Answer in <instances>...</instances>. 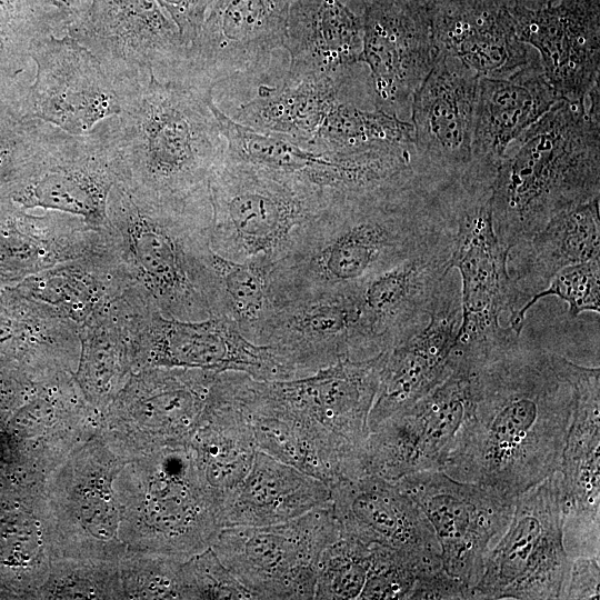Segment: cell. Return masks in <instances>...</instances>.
<instances>
[{
    "instance_id": "31",
    "label": "cell",
    "mask_w": 600,
    "mask_h": 600,
    "mask_svg": "<svg viewBox=\"0 0 600 600\" xmlns=\"http://www.w3.org/2000/svg\"><path fill=\"white\" fill-rule=\"evenodd\" d=\"M557 101L541 61L510 77H480L468 170L493 180L507 147Z\"/></svg>"
},
{
    "instance_id": "20",
    "label": "cell",
    "mask_w": 600,
    "mask_h": 600,
    "mask_svg": "<svg viewBox=\"0 0 600 600\" xmlns=\"http://www.w3.org/2000/svg\"><path fill=\"white\" fill-rule=\"evenodd\" d=\"M436 0H370L362 17L361 62L369 69L372 106L402 120L414 92L441 54Z\"/></svg>"
},
{
    "instance_id": "23",
    "label": "cell",
    "mask_w": 600,
    "mask_h": 600,
    "mask_svg": "<svg viewBox=\"0 0 600 600\" xmlns=\"http://www.w3.org/2000/svg\"><path fill=\"white\" fill-rule=\"evenodd\" d=\"M30 56L37 78L27 98L29 116L71 134H86L120 114L129 88L116 83L100 61L69 34L41 39Z\"/></svg>"
},
{
    "instance_id": "12",
    "label": "cell",
    "mask_w": 600,
    "mask_h": 600,
    "mask_svg": "<svg viewBox=\"0 0 600 600\" xmlns=\"http://www.w3.org/2000/svg\"><path fill=\"white\" fill-rule=\"evenodd\" d=\"M123 309L134 371L172 367L243 372L258 380L293 379L270 347L250 341L223 316L167 318L132 287L124 291Z\"/></svg>"
},
{
    "instance_id": "18",
    "label": "cell",
    "mask_w": 600,
    "mask_h": 600,
    "mask_svg": "<svg viewBox=\"0 0 600 600\" xmlns=\"http://www.w3.org/2000/svg\"><path fill=\"white\" fill-rule=\"evenodd\" d=\"M476 369L458 361L433 390L370 430L361 476L397 482L416 472L440 470L473 406Z\"/></svg>"
},
{
    "instance_id": "43",
    "label": "cell",
    "mask_w": 600,
    "mask_h": 600,
    "mask_svg": "<svg viewBox=\"0 0 600 600\" xmlns=\"http://www.w3.org/2000/svg\"><path fill=\"white\" fill-rule=\"evenodd\" d=\"M182 561L126 552L118 563L124 599H183Z\"/></svg>"
},
{
    "instance_id": "10",
    "label": "cell",
    "mask_w": 600,
    "mask_h": 600,
    "mask_svg": "<svg viewBox=\"0 0 600 600\" xmlns=\"http://www.w3.org/2000/svg\"><path fill=\"white\" fill-rule=\"evenodd\" d=\"M123 462L96 433L49 474L43 518L51 562L119 563L126 547L114 481Z\"/></svg>"
},
{
    "instance_id": "35",
    "label": "cell",
    "mask_w": 600,
    "mask_h": 600,
    "mask_svg": "<svg viewBox=\"0 0 600 600\" xmlns=\"http://www.w3.org/2000/svg\"><path fill=\"white\" fill-rule=\"evenodd\" d=\"M331 501L323 481L258 450L248 474L226 501L223 527H262L296 519Z\"/></svg>"
},
{
    "instance_id": "3",
    "label": "cell",
    "mask_w": 600,
    "mask_h": 600,
    "mask_svg": "<svg viewBox=\"0 0 600 600\" xmlns=\"http://www.w3.org/2000/svg\"><path fill=\"white\" fill-rule=\"evenodd\" d=\"M213 90L152 76L113 117L121 183L137 196L189 206L208 197L226 151Z\"/></svg>"
},
{
    "instance_id": "46",
    "label": "cell",
    "mask_w": 600,
    "mask_h": 600,
    "mask_svg": "<svg viewBox=\"0 0 600 600\" xmlns=\"http://www.w3.org/2000/svg\"><path fill=\"white\" fill-rule=\"evenodd\" d=\"M164 12L177 26L187 46L197 37L214 0H158Z\"/></svg>"
},
{
    "instance_id": "42",
    "label": "cell",
    "mask_w": 600,
    "mask_h": 600,
    "mask_svg": "<svg viewBox=\"0 0 600 600\" xmlns=\"http://www.w3.org/2000/svg\"><path fill=\"white\" fill-rule=\"evenodd\" d=\"M40 588L48 599H124L118 563L54 560Z\"/></svg>"
},
{
    "instance_id": "5",
    "label": "cell",
    "mask_w": 600,
    "mask_h": 600,
    "mask_svg": "<svg viewBox=\"0 0 600 600\" xmlns=\"http://www.w3.org/2000/svg\"><path fill=\"white\" fill-rule=\"evenodd\" d=\"M108 239L128 279L167 318L213 316L208 198L189 206L157 202L118 182L110 191Z\"/></svg>"
},
{
    "instance_id": "45",
    "label": "cell",
    "mask_w": 600,
    "mask_h": 600,
    "mask_svg": "<svg viewBox=\"0 0 600 600\" xmlns=\"http://www.w3.org/2000/svg\"><path fill=\"white\" fill-rule=\"evenodd\" d=\"M181 579L183 599H256L211 547L182 561Z\"/></svg>"
},
{
    "instance_id": "2",
    "label": "cell",
    "mask_w": 600,
    "mask_h": 600,
    "mask_svg": "<svg viewBox=\"0 0 600 600\" xmlns=\"http://www.w3.org/2000/svg\"><path fill=\"white\" fill-rule=\"evenodd\" d=\"M452 224L446 184L418 172L334 200L270 273L274 303L358 289Z\"/></svg>"
},
{
    "instance_id": "22",
    "label": "cell",
    "mask_w": 600,
    "mask_h": 600,
    "mask_svg": "<svg viewBox=\"0 0 600 600\" xmlns=\"http://www.w3.org/2000/svg\"><path fill=\"white\" fill-rule=\"evenodd\" d=\"M293 0H214L187 49L179 81L199 88L263 73L283 48Z\"/></svg>"
},
{
    "instance_id": "38",
    "label": "cell",
    "mask_w": 600,
    "mask_h": 600,
    "mask_svg": "<svg viewBox=\"0 0 600 600\" xmlns=\"http://www.w3.org/2000/svg\"><path fill=\"white\" fill-rule=\"evenodd\" d=\"M80 351L73 378L88 403L101 413L132 374L122 294L79 328Z\"/></svg>"
},
{
    "instance_id": "21",
    "label": "cell",
    "mask_w": 600,
    "mask_h": 600,
    "mask_svg": "<svg viewBox=\"0 0 600 600\" xmlns=\"http://www.w3.org/2000/svg\"><path fill=\"white\" fill-rule=\"evenodd\" d=\"M252 342L270 347L293 379L344 359L364 360L381 353L358 289L274 303Z\"/></svg>"
},
{
    "instance_id": "49",
    "label": "cell",
    "mask_w": 600,
    "mask_h": 600,
    "mask_svg": "<svg viewBox=\"0 0 600 600\" xmlns=\"http://www.w3.org/2000/svg\"><path fill=\"white\" fill-rule=\"evenodd\" d=\"M361 1L363 4H367L370 0H359Z\"/></svg>"
},
{
    "instance_id": "30",
    "label": "cell",
    "mask_w": 600,
    "mask_h": 600,
    "mask_svg": "<svg viewBox=\"0 0 600 600\" xmlns=\"http://www.w3.org/2000/svg\"><path fill=\"white\" fill-rule=\"evenodd\" d=\"M433 23L440 52L479 77H510L540 61L519 39L509 0H436Z\"/></svg>"
},
{
    "instance_id": "17",
    "label": "cell",
    "mask_w": 600,
    "mask_h": 600,
    "mask_svg": "<svg viewBox=\"0 0 600 600\" xmlns=\"http://www.w3.org/2000/svg\"><path fill=\"white\" fill-rule=\"evenodd\" d=\"M382 361L383 352L344 359L294 379L250 377L249 382L259 397L313 426L346 460L352 477H359Z\"/></svg>"
},
{
    "instance_id": "9",
    "label": "cell",
    "mask_w": 600,
    "mask_h": 600,
    "mask_svg": "<svg viewBox=\"0 0 600 600\" xmlns=\"http://www.w3.org/2000/svg\"><path fill=\"white\" fill-rule=\"evenodd\" d=\"M16 198L82 219L108 238V200L121 181L113 117L86 134L37 122L20 157Z\"/></svg>"
},
{
    "instance_id": "47",
    "label": "cell",
    "mask_w": 600,
    "mask_h": 600,
    "mask_svg": "<svg viewBox=\"0 0 600 600\" xmlns=\"http://www.w3.org/2000/svg\"><path fill=\"white\" fill-rule=\"evenodd\" d=\"M599 556L571 561L562 599H599Z\"/></svg>"
},
{
    "instance_id": "4",
    "label": "cell",
    "mask_w": 600,
    "mask_h": 600,
    "mask_svg": "<svg viewBox=\"0 0 600 600\" xmlns=\"http://www.w3.org/2000/svg\"><path fill=\"white\" fill-rule=\"evenodd\" d=\"M600 197V99L558 100L506 149L491 186L500 243L528 240L562 211Z\"/></svg>"
},
{
    "instance_id": "14",
    "label": "cell",
    "mask_w": 600,
    "mask_h": 600,
    "mask_svg": "<svg viewBox=\"0 0 600 600\" xmlns=\"http://www.w3.org/2000/svg\"><path fill=\"white\" fill-rule=\"evenodd\" d=\"M219 373L172 367L133 371L100 413L98 436L124 461L166 444L187 442Z\"/></svg>"
},
{
    "instance_id": "15",
    "label": "cell",
    "mask_w": 600,
    "mask_h": 600,
    "mask_svg": "<svg viewBox=\"0 0 600 600\" xmlns=\"http://www.w3.org/2000/svg\"><path fill=\"white\" fill-rule=\"evenodd\" d=\"M66 33L86 47L121 87L152 76L179 80L187 46L158 0H92Z\"/></svg>"
},
{
    "instance_id": "33",
    "label": "cell",
    "mask_w": 600,
    "mask_h": 600,
    "mask_svg": "<svg viewBox=\"0 0 600 600\" xmlns=\"http://www.w3.org/2000/svg\"><path fill=\"white\" fill-rule=\"evenodd\" d=\"M600 197L562 211L508 253L514 311L508 326L520 336L521 308L561 269L600 258Z\"/></svg>"
},
{
    "instance_id": "41",
    "label": "cell",
    "mask_w": 600,
    "mask_h": 600,
    "mask_svg": "<svg viewBox=\"0 0 600 600\" xmlns=\"http://www.w3.org/2000/svg\"><path fill=\"white\" fill-rule=\"evenodd\" d=\"M371 546L342 536L322 552L314 599H359L370 566Z\"/></svg>"
},
{
    "instance_id": "25",
    "label": "cell",
    "mask_w": 600,
    "mask_h": 600,
    "mask_svg": "<svg viewBox=\"0 0 600 600\" xmlns=\"http://www.w3.org/2000/svg\"><path fill=\"white\" fill-rule=\"evenodd\" d=\"M509 10L558 100L584 102L600 86L599 0H509Z\"/></svg>"
},
{
    "instance_id": "16",
    "label": "cell",
    "mask_w": 600,
    "mask_h": 600,
    "mask_svg": "<svg viewBox=\"0 0 600 600\" xmlns=\"http://www.w3.org/2000/svg\"><path fill=\"white\" fill-rule=\"evenodd\" d=\"M397 483L429 520L443 570L468 589L471 599L486 556L506 531L517 497L440 470L416 472Z\"/></svg>"
},
{
    "instance_id": "37",
    "label": "cell",
    "mask_w": 600,
    "mask_h": 600,
    "mask_svg": "<svg viewBox=\"0 0 600 600\" xmlns=\"http://www.w3.org/2000/svg\"><path fill=\"white\" fill-rule=\"evenodd\" d=\"M128 286L111 247L31 274L22 297L79 329L107 310Z\"/></svg>"
},
{
    "instance_id": "6",
    "label": "cell",
    "mask_w": 600,
    "mask_h": 600,
    "mask_svg": "<svg viewBox=\"0 0 600 600\" xmlns=\"http://www.w3.org/2000/svg\"><path fill=\"white\" fill-rule=\"evenodd\" d=\"M339 197L224 152L208 183L211 249L271 273Z\"/></svg>"
},
{
    "instance_id": "13",
    "label": "cell",
    "mask_w": 600,
    "mask_h": 600,
    "mask_svg": "<svg viewBox=\"0 0 600 600\" xmlns=\"http://www.w3.org/2000/svg\"><path fill=\"white\" fill-rule=\"evenodd\" d=\"M340 537L331 503L262 527H223L211 548L256 599H314L323 550Z\"/></svg>"
},
{
    "instance_id": "28",
    "label": "cell",
    "mask_w": 600,
    "mask_h": 600,
    "mask_svg": "<svg viewBox=\"0 0 600 600\" xmlns=\"http://www.w3.org/2000/svg\"><path fill=\"white\" fill-rule=\"evenodd\" d=\"M453 230L452 221L413 254L358 288L379 352L387 351L428 321L439 287L452 269Z\"/></svg>"
},
{
    "instance_id": "8",
    "label": "cell",
    "mask_w": 600,
    "mask_h": 600,
    "mask_svg": "<svg viewBox=\"0 0 600 600\" xmlns=\"http://www.w3.org/2000/svg\"><path fill=\"white\" fill-rule=\"evenodd\" d=\"M492 181L467 174L447 186L453 219L451 268L460 274L461 323L454 358L481 366L519 342L503 317L514 311L509 251L500 243L491 210Z\"/></svg>"
},
{
    "instance_id": "19",
    "label": "cell",
    "mask_w": 600,
    "mask_h": 600,
    "mask_svg": "<svg viewBox=\"0 0 600 600\" xmlns=\"http://www.w3.org/2000/svg\"><path fill=\"white\" fill-rule=\"evenodd\" d=\"M226 153L294 177L336 197L376 189L414 171L411 148L331 153L294 138L244 127L213 107Z\"/></svg>"
},
{
    "instance_id": "40",
    "label": "cell",
    "mask_w": 600,
    "mask_h": 600,
    "mask_svg": "<svg viewBox=\"0 0 600 600\" xmlns=\"http://www.w3.org/2000/svg\"><path fill=\"white\" fill-rule=\"evenodd\" d=\"M213 290V316H223L236 323L241 333L252 341L273 308L270 272L248 262H238L210 254Z\"/></svg>"
},
{
    "instance_id": "39",
    "label": "cell",
    "mask_w": 600,
    "mask_h": 600,
    "mask_svg": "<svg viewBox=\"0 0 600 600\" xmlns=\"http://www.w3.org/2000/svg\"><path fill=\"white\" fill-rule=\"evenodd\" d=\"M308 142L331 153L414 148L411 122L376 108L364 109L353 99L339 102Z\"/></svg>"
},
{
    "instance_id": "48",
    "label": "cell",
    "mask_w": 600,
    "mask_h": 600,
    "mask_svg": "<svg viewBox=\"0 0 600 600\" xmlns=\"http://www.w3.org/2000/svg\"><path fill=\"white\" fill-rule=\"evenodd\" d=\"M56 10L67 22L68 27L82 17L88 9L87 0H36ZM67 30V29H66Z\"/></svg>"
},
{
    "instance_id": "32",
    "label": "cell",
    "mask_w": 600,
    "mask_h": 600,
    "mask_svg": "<svg viewBox=\"0 0 600 600\" xmlns=\"http://www.w3.org/2000/svg\"><path fill=\"white\" fill-rule=\"evenodd\" d=\"M364 7L359 0H293L283 42L289 53L283 78L334 76L361 64Z\"/></svg>"
},
{
    "instance_id": "7",
    "label": "cell",
    "mask_w": 600,
    "mask_h": 600,
    "mask_svg": "<svg viewBox=\"0 0 600 600\" xmlns=\"http://www.w3.org/2000/svg\"><path fill=\"white\" fill-rule=\"evenodd\" d=\"M114 487L126 552L186 560L211 547L222 528L188 441L126 460Z\"/></svg>"
},
{
    "instance_id": "24",
    "label": "cell",
    "mask_w": 600,
    "mask_h": 600,
    "mask_svg": "<svg viewBox=\"0 0 600 600\" xmlns=\"http://www.w3.org/2000/svg\"><path fill=\"white\" fill-rule=\"evenodd\" d=\"M479 78L459 59L441 53L414 92V167L426 180L451 183L469 169Z\"/></svg>"
},
{
    "instance_id": "44",
    "label": "cell",
    "mask_w": 600,
    "mask_h": 600,
    "mask_svg": "<svg viewBox=\"0 0 600 600\" xmlns=\"http://www.w3.org/2000/svg\"><path fill=\"white\" fill-rule=\"evenodd\" d=\"M556 296L568 303V316L574 319L586 311L600 312V258L568 266L558 271L548 286L534 294L519 311L517 327L522 331L528 310L539 300Z\"/></svg>"
},
{
    "instance_id": "34",
    "label": "cell",
    "mask_w": 600,
    "mask_h": 600,
    "mask_svg": "<svg viewBox=\"0 0 600 600\" xmlns=\"http://www.w3.org/2000/svg\"><path fill=\"white\" fill-rule=\"evenodd\" d=\"M188 444L221 520L226 501L248 474L258 451L247 413L233 394L230 371L218 374Z\"/></svg>"
},
{
    "instance_id": "29",
    "label": "cell",
    "mask_w": 600,
    "mask_h": 600,
    "mask_svg": "<svg viewBox=\"0 0 600 600\" xmlns=\"http://www.w3.org/2000/svg\"><path fill=\"white\" fill-rule=\"evenodd\" d=\"M340 534L429 559H441L434 531L421 508L397 482L363 474L332 487Z\"/></svg>"
},
{
    "instance_id": "26",
    "label": "cell",
    "mask_w": 600,
    "mask_h": 600,
    "mask_svg": "<svg viewBox=\"0 0 600 600\" xmlns=\"http://www.w3.org/2000/svg\"><path fill=\"white\" fill-rule=\"evenodd\" d=\"M452 270L439 287L428 321L383 352L369 432L424 397L452 371L461 323L460 288Z\"/></svg>"
},
{
    "instance_id": "1",
    "label": "cell",
    "mask_w": 600,
    "mask_h": 600,
    "mask_svg": "<svg viewBox=\"0 0 600 600\" xmlns=\"http://www.w3.org/2000/svg\"><path fill=\"white\" fill-rule=\"evenodd\" d=\"M573 407L551 352L518 342L476 369L473 406L440 471L517 497L559 471Z\"/></svg>"
},
{
    "instance_id": "11",
    "label": "cell",
    "mask_w": 600,
    "mask_h": 600,
    "mask_svg": "<svg viewBox=\"0 0 600 600\" xmlns=\"http://www.w3.org/2000/svg\"><path fill=\"white\" fill-rule=\"evenodd\" d=\"M571 561L556 471L517 496L510 522L487 553L471 599H562Z\"/></svg>"
},
{
    "instance_id": "36",
    "label": "cell",
    "mask_w": 600,
    "mask_h": 600,
    "mask_svg": "<svg viewBox=\"0 0 600 600\" xmlns=\"http://www.w3.org/2000/svg\"><path fill=\"white\" fill-rule=\"evenodd\" d=\"M357 67L334 76L282 78L280 84L261 86L232 119L258 132L309 141L339 102L353 99Z\"/></svg>"
},
{
    "instance_id": "27",
    "label": "cell",
    "mask_w": 600,
    "mask_h": 600,
    "mask_svg": "<svg viewBox=\"0 0 600 600\" xmlns=\"http://www.w3.org/2000/svg\"><path fill=\"white\" fill-rule=\"evenodd\" d=\"M574 407L559 469L563 542L571 559L600 550V370L568 372Z\"/></svg>"
}]
</instances>
